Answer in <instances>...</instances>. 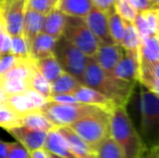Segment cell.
I'll list each match as a JSON object with an SVG mask.
<instances>
[{
  "instance_id": "cell-41",
  "label": "cell",
  "mask_w": 159,
  "mask_h": 158,
  "mask_svg": "<svg viewBox=\"0 0 159 158\" xmlns=\"http://www.w3.org/2000/svg\"><path fill=\"white\" fill-rule=\"evenodd\" d=\"M93 3V7L103 12L107 13L109 10L114 9V1L113 0H91Z\"/></svg>"
},
{
  "instance_id": "cell-45",
  "label": "cell",
  "mask_w": 159,
  "mask_h": 158,
  "mask_svg": "<svg viewBox=\"0 0 159 158\" xmlns=\"http://www.w3.org/2000/svg\"><path fill=\"white\" fill-rule=\"evenodd\" d=\"M149 151H151L153 158H159V146H157V147H155V148H152V150H149Z\"/></svg>"
},
{
  "instance_id": "cell-36",
  "label": "cell",
  "mask_w": 159,
  "mask_h": 158,
  "mask_svg": "<svg viewBox=\"0 0 159 158\" xmlns=\"http://www.w3.org/2000/svg\"><path fill=\"white\" fill-rule=\"evenodd\" d=\"M11 51V36L8 34L0 12V55L9 54Z\"/></svg>"
},
{
  "instance_id": "cell-22",
  "label": "cell",
  "mask_w": 159,
  "mask_h": 158,
  "mask_svg": "<svg viewBox=\"0 0 159 158\" xmlns=\"http://www.w3.org/2000/svg\"><path fill=\"white\" fill-rule=\"evenodd\" d=\"M22 126L32 130L43 131V132H49L55 129L53 124L47 118L41 110H34L22 115Z\"/></svg>"
},
{
  "instance_id": "cell-46",
  "label": "cell",
  "mask_w": 159,
  "mask_h": 158,
  "mask_svg": "<svg viewBox=\"0 0 159 158\" xmlns=\"http://www.w3.org/2000/svg\"><path fill=\"white\" fill-rule=\"evenodd\" d=\"M140 158H153V156H152L151 151H149V150H145V152L143 153V155Z\"/></svg>"
},
{
  "instance_id": "cell-15",
  "label": "cell",
  "mask_w": 159,
  "mask_h": 158,
  "mask_svg": "<svg viewBox=\"0 0 159 158\" xmlns=\"http://www.w3.org/2000/svg\"><path fill=\"white\" fill-rule=\"evenodd\" d=\"M59 132L65 138L68 143L73 154L76 158H96L95 152L81 139L79 138L68 126L57 128Z\"/></svg>"
},
{
  "instance_id": "cell-8",
  "label": "cell",
  "mask_w": 159,
  "mask_h": 158,
  "mask_svg": "<svg viewBox=\"0 0 159 158\" xmlns=\"http://www.w3.org/2000/svg\"><path fill=\"white\" fill-rule=\"evenodd\" d=\"M26 0H3L0 4V12L8 34L12 36L23 35L24 13Z\"/></svg>"
},
{
  "instance_id": "cell-20",
  "label": "cell",
  "mask_w": 159,
  "mask_h": 158,
  "mask_svg": "<svg viewBox=\"0 0 159 158\" xmlns=\"http://www.w3.org/2000/svg\"><path fill=\"white\" fill-rule=\"evenodd\" d=\"M140 64L141 68L151 66L159 62V41L156 35L145 37L141 40L140 46Z\"/></svg>"
},
{
  "instance_id": "cell-12",
  "label": "cell",
  "mask_w": 159,
  "mask_h": 158,
  "mask_svg": "<svg viewBox=\"0 0 159 158\" xmlns=\"http://www.w3.org/2000/svg\"><path fill=\"white\" fill-rule=\"evenodd\" d=\"M7 131L13 138H15L19 143H21L24 147L27 148L30 152L43 148L44 142L47 139V133H48L43 132V131L32 130V129L26 128L24 126L9 129Z\"/></svg>"
},
{
  "instance_id": "cell-10",
  "label": "cell",
  "mask_w": 159,
  "mask_h": 158,
  "mask_svg": "<svg viewBox=\"0 0 159 158\" xmlns=\"http://www.w3.org/2000/svg\"><path fill=\"white\" fill-rule=\"evenodd\" d=\"M140 72L141 64L139 52L125 50L124 55L114 68L111 76L125 81L134 82L135 80H140Z\"/></svg>"
},
{
  "instance_id": "cell-14",
  "label": "cell",
  "mask_w": 159,
  "mask_h": 158,
  "mask_svg": "<svg viewBox=\"0 0 159 158\" xmlns=\"http://www.w3.org/2000/svg\"><path fill=\"white\" fill-rule=\"evenodd\" d=\"M74 97H76L79 103L86 104V105H92L98 106L103 110H106L107 112H111L115 106H117L111 99L105 97L104 94L98 92V91L93 90V89L89 88L87 86H81L75 91Z\"/></svg>"
},
{
  "instance_id": "cell-4",
  "label": "cell",
  "mask_w": 159,
  "mask_h": 158,
  "mask_svg": "<svg viewBox=\"0 0 159 158\" xmlns=\"http://www.w3.org/2000/svg\"><path fill=\"white\" fill-rule=\"evenodd\" d=\"M109 115L111 112L102 110L68 127L95 152L98 144L109 137Z\"/></svg>"
},
{
  "instance_id": "cell-6",
  "label": "cell",
  "mask_w": 159,
  "mask_h": 158,
  "mask_svg": "<svg viewBox=\"0 0 159 158\" xmlns=\"http://www.w3.org/2000/svg\"><path fill=\"white\" fill-rule=\"evenodd\" d=\"M53 55L61 65L62 70L75 77L82 84L88 56L63 36L57 39Z\"/></svg>"
},
{
  "instance_id": "cell-42",
  "label": "cell",
  "mask_w": 159,
  "mask_h": 158,
  "mask_svg": "<svg viewBox=\"0 0 159 158\" xmlns=\"http://www.w3.org/2000/svg\"><path fill=\"white\" fill-rule=\"evenodd\" d=\"M30 158H51V155L44 148H40L30 152Z\"/></svg>"
},
{
  "instance_id": "cell-51",
  "label": "cell",
  "mask_w": 159,
  "mask_h": 158,
  "mask_svg": "<svg viewBox=\"0 0 159 158\" xmlns=\"http://www.w3.org/2000/svg\"><path fill=\"white\" fill-rule=\"evenodd\" d=\"M54 1H57V0H54Z\"/></svg>"
},
{
  "instance_id": "cell-28",
  "label": "cell",
  "mask_w": 159,
  "mask_h": 158,
  "mask_svg": "<svg viewBox=\"0 0 159 158\" xmlns=\"http://www.w3.org/2000/svg\"><path fill=\"white\" fill-rule=\"evenodd\" d=\"M22 126V115L15 112L7 103L0 104V127L6 130Z\"/></svg>"
},
{
  "instance_id": "cell-39",
  "label": "cell",
  "mask_w": 159,
  "mask_h": 158,
  "mask_svg": "<svg viewBox=\"0 0 159 158\" xmlns=\"http://www.w3.org/2000/svg\"><path fill=\"white\" fill-rule=\"evenodd\" d=\"M128 1H129V3L138 11V13L149 10V9L157 8L151 0H128Z\"/></svg>"
},
{
  "instance_id": "cell-13",
  "label": "cell",
  "mask_w": 159,
  "mask_h": 158,
  "mask_svg": "<svg viewBox=\"0 0 159 158\" xmlns=\"http://www.w3.org/2000/svg\"><path fill=\"white\" fill-rule=\"evenodd\" d=\"M125 50L120 44H100L94 59L103 70L111 75L114 68L121 60Z\"/></svg>"
},
{
  "instance_id": "cell-33",
  "label": "cell",
  "mask_w": 159,
  "mask_h": 158,
  "mask_svg": "<svg viewBox=\"0 0 159 158\" xmlns=\"http://www.w3.org/2000/svg\"><path fill=\"white\" fill-rule=\"evenodd\" d=\"M55 2L54 0H26V8L46 15L55 8Z\"/></svg>"
},
{
  "instance_id": "cell-27",
  "label": "cell",
  "mask_w": 159,
  "mask_h": 158,
  "mask_svg": "<svg viewBox=\"0 0 159 158\" xmlns=\"http://www.w3.org/2000/svg\"><path fill=\"white\" fill-rule=\"evenodd\" d=\"M96 158H126L120 146L111 137L103 140L95 150Z\"/></svg>"
},
{
  "instance_id": "cell-49",
  "label": "cell",
  "mask_w": 159,
  "mask_h": 158,
  "mask_svg": "<svg viewBox=\"0 0 159 158\" xmlns=\"http://www.w3.org/2000/svg\"><path fill=\"white\" fill-rule=\"evenodd\" d=\"M51 155V158H62V157H59V156H55V155H52V154H50Z\"/></svg>"
},
{
  "instance_id": "cell-37",
  "label": "cell",
  "mask_w": 159,
  "mask_h": 158,
  "mask_svg": "<svg viewBox=\"0 0 159 158\" xmlns=\"http://www.w3.org/2000/svg\"><path fill=\"white\" fill-rule=\"evenodd\" d=\"M19 60H20V57L14 56V55H12L11 53L0 55V76H2V75L6 74L9 70H11V68L17 63Z\"/></svg>"
},
{
  "instance_id": "cell-17",
  "label": "cell",
  "mask_w": 159,
  "mask_h": 158,
  "mask_svg": "<svg viewBox=\"0 0 159 158\" xmlns=\"http://www.w3.org/2000/svg\"><path fill=\"white\" fill-rule=\"evenodd\" d=\"M92 8L91 0H57L55 2V9L68 17L84 19Z\"/></svg>"
},
{
  "instance_id": "cell-29",
  "label": "cell",
  "mask_w": 159,
  "mask_h": 158,
  "mask_svg": "<svg viewBox=\"0 0 159 158\" xmlns=\"http://www.w3.org/2000/svg\"><path fill=\"white\" fill-rule=\"evenodd\" d=\"M30 89H33L36 92L40 93L48 100L51 97V84L40 74L36 66H34L33 73L30 75Z\"/></svg>"
},
{
  "instance_id": "cell-1",
  "label": "cell",
  "mask_w": 159,
  "mask_h": 158,
  "mask_svg": "<svg viewBox=\"0 0 159 158\" xmlns=\"http://www.w3.org/2000/svg\"><path fill=\"white\" fill-rule=\"evenodd\" d=\"M133 84L105 73L96 63L94 56H88L82 84L104 94L116 105L126 106L133 91Z\"/></svg>"
},
{
  "instance_id": "cell-19",
  "label": "cell",
  "mask_w": 159,
  "mask_h": 158,
  "mask_svg": "<svg viewBox=\"0 0 159 158\" xmlns=\"http://www.w3.org/2000/svg\"><path fill=\"white\" fill-rule=\"evenodd\" d=\"M43 19H44V15L26 8L25 13H24L23 36L25 38L26 42H27V46L30 48V50L34 39L41 33Z\"/></svg>"
},
{
  "instance_id": "cell-2",
  "label": "cell",
  "mask_w": 159,
  "mask_h": 158,
  "mask_svg": "<svg viewBox=\"0 0 159 158\" xmlns=\"http://www.w3.org/2000/svg\"><path fill=\"white\" fill-rule=\"evenodd\" d=\"M109 137L120 146L126 158H140L147 150L130 119L126 106L117 105L111 112Z\"/></svg>"
},
{
  "instance_id": "cell-40",
  "label": "cell",
  "mask_w": 159,
  "mask_h": 158,
  "mask_svg": "<svg viewBox=\"0 0 159 158\" xmlns=\"http://www.w3.org/2000/svg\"><path fill=\"white\" fill-rule=\"evenodd\" d=\"M49 101L54 102V103H60V104H77V103H79L73 94L51 95V97H49Z\"/></svg>"
},
{
  "instance_id": "cell-21",
  "label": "cell",
  "mask_w": 159,
  "mask_h": 158,
  "mask_svg": "<svg viewBox=\"0 0 159 158\" xmlns=\"http://www.w3.org/2000/svg\"><path fill=\"white\" fill-rule=\"evenodd\" d=\"M57 41V39L54 37L40 33L30 46V57L33 60H40L53 55Z\"/></svg>"
},
{
  "instance_id": "cell-3",
  "label": "cell",
  "mask_w": 159,
  "mask_h": 158,
  "mask_svg": "<svg viewBox=\"0 0 159 158\" xmlns=\"http://www.w3.org/2000/svg\"><path fill=\"white\" fill-rule=\"evenodd\" d=\"M140 137L144 146H159V95L143 86L140 95Z\"/></svg>"
},
{
  "instance_id": "cell-16",
  "label": "cell",
  "mask_w": 159,
  "mask_h": 158,
  "mask_svg": "<svg viewBox=\"0 0 159 158\" xmlns=\"http://www.w3.org/2000/svg\"><path fill=\"white\" fill-rule=\"evenodd\" d=\"M43 148L50 154L62 158H76L73 154L65 138L59 132L57 128L47 133V139Z\"/></svg>"
},
{
  "instance_id": "cell-5",
  "label": "cell",
  "mask_w": 159,
  "mask_h": 158,
  "mask_svg": "<svg viewBox=\"0 0 159 158\" xmlns=\"http://www.w3.org/2000/svg\"><path fill=\"white\" fill-rule=\"evenodd\" d=\"M40 110L46 115L47 118L52 122L55 128H59V127L70 126L77 120L89 115L95 114L102 111L103 108L81 103L60 104L48 101Z\"/></svg>"
},
{
  "instance_id": "cell-24",
  "label": "cell",
  "mask_w": 159,
  "mask_h": 158,
  "mask_svg": "<svg viewBox=\"0 0 159 158\" xmlns=\"http://www.w3.org/2000/svg\"><path fill=\"white\" fill-rule=\"evenodd\" d=\"M34 63H35V66L39 70L40 74L50 84L52 81H54L64 72L62 70L61 65L59 64V62L54 57V55H51V56L40 60H34Z\"/></svg>"
},
{
  "instance_id": "cell-35",
  "label": "cell",
  "mask_w": 159,
  "mask_h": 158,
  "mask_svg": "<svg viewBox=\"0 0 159 158\" xmlns=\"http://www.w3.org/2000/svg\"><path fill=\"white\" fill-rule=\"evenodd\" d=\"M7 158H30V152L19 142H7Z\"/></svg>"
},
{
  "instance_id": "cell-31",
  "label": "cell",
  "mask_w": 159,
  "mask_h": 158,
  "mask_svg": "<svg viewBox=\"0 0 159 158\" xmlns=\"http://www.w3.org/2000/svg\"><path fill=\"white\" fill-rule=\"evenodd\" d=\"M10 53L12 55H14V56L20 57V59L30 57V48H28L27 42H26L23 35L11 37Z\"/></svg>"
},
{
  "instance_id": "cell-7",
  "label": "cell",
  "mask_w": 159,
  "mask_h": 158,
  "mask_svg": "<svg viewBox=\"0 0 159 158\" xmlns=\"http://www.w3.org/2000/svg\"><path fill=\"white\" fill-rule=\"evenodd\" d=\"M63 37L87 56H94L100 47L98 40L86 25L84 19L67 16Z\"/></svg>"
},
{
  "instance_id": "cell-50",
  "label": "cell",
  "mask_w": 159,
  "mask_h": 158,
  "mask_svg": "<svg viewBox=\"0 0 159 158\" xmlns=\"http://www.w3.org/2000/svg\"><path fill=\"white\" fill-rule=\"evenodd\" d=\"M2 1H3V0H0V4H1V3H2Z\"/></svg>"
},
{
  "instance_id": "cell-11",
  "label": "cell",
  "mask_w": 159,
  "mask_h": 158,
  "mask_svg": "<svg viewBox=\"0 0 159 158\" xmlns=\"http://www.w3.org/2000/svg\"><path fill=\"white\" fill-rule=\"evenodd\" d=\"M84 21L95 38L98 40L100 44H116L109 35L107 14L105 12L93 7Z\"/></svg>"
},
{
  "instance_id": "cell-9",
  "label": "cell",
  "mask_w": 159,
  "mask_h": 158,
  "mask_svg": "<svg viewBox=\"0 0 159 158\" xmlns=\"http://www.w3.org/2000/svg\"><path fill=\"white\" fill-rule=\"evenodd\" d=\"M48 101L47 97L33 89H27L20 94L8 95L7 97V104L20 115L34 110H40Z\"/></svg>"
},
{
  "instance_id": "cell-34",
  "label": "cell",
  "mask_w": 159,
  "mask_h": 158,
  "mask_svg": "<svg viewBox=\"0 0 159 158\" xmlns=\"http://www.w3.org/2000/svg\"><path fill=\"white\" fill-rule=\"evenodd\" d=\"M147 24L152 35H156L159 28V8L149 9L140 13Z\"/></svg>"
},
{
  "instance_id": "cell-23",
  "label": "cell",
  "mask_w": 159,
  "mask_h": 158,
  "mask_svg": "<svg viewBox=\"0 0 159 158\" xmlns=\"http://www.w3.org/2000/svg\"><path fill=\"white\" fill-rule=\"evenodd\" d=\"M81 86L79 81L69 75L68 73L63 72L54 81L51 82V95L57 94H73L79 87Z\"/></svg>"
},
{
  "instance_id": "cell-43",
  "label": "cell",
  "mask_w": 159,
  "mask_h": 158,
  "mask_svg": "<svg viewBox=\"0 0 159 158\" xmlns=\"http://www.w3.org/2000/svg\"><path fill=\"white\" fill-rule=\"evenodd\" d=\"M0 158H7V142L0 140Z\"/></svg>"
},
{
  "instance_id": "cell-30",
  "label": "cell",
  "mask_w": 159,
  "mask_h": 158,
  "mask_svg": "<svg viewBox=\"0 0 159 158\" xmlns=\"http://www.w3.org/2000/svg\"><path fill=\"white\" fill-rule=\"evenodd\" d=\"M0 88L6 92L7 95L20 94V93L30 89V84L26 80L6 79V80H0Z\"/></svg>"
},
{
  "instance_id": "cell-47",
  "label": "cell",
  "mask_w": 159,
  "mask_h": 158,
  "mask_svg": "<svg viewBox=\"0 0 159 158\" xmlns=\"http://www.w3.org/2000/svg\"><path fill=\"white\" fill-rule=\"evenodd\" d=\"M151 1L153 2V3L157 7V8H159V0H151Z\"/></svg>"
},
{
  "instance_id": "cell-48",
  "label": "cell",
  "mask_w": 159,
  "mask_h": 158,
  "mask_svg": "<svg viewBox=\"0 0 159 158\" xmlns=\"http://www.w3.org/2000/svg\"><path fill=\"white\" fill-rule=\"evenodd\" d=\"M156 37H157V39H158V41H159V28H158L157 33H156Z\"/></svg>"
},
{
  "instance_id": "cell-25",
  "label": "cell",
  "mask_w": 159,
  "mask_h": 158,
  "mask_svg": "<svg viewBox=\"0 0 159 158\" xmlns=\"http://www.w3.org/2000/svg\"><path fill=\"white\" fill-rule=\"evenodd\" d=\"M125 21V20H124ZM141 37L138 30L135 29L133 23L129 21H125V30L122 36L120 46L126 51H132V52H139L141 46Z\"/></svg>"
},
{
  "instance_id": "cell-26",
  "label": "cell",
  "mask_w": 159,
  "mask_h": 158,
  "mask_svg": "<svg viewBox=\"0 0 159 158\" xmlns=\"http://www.w3.org/2000/svg\"><path fill=\"white\" fill-rule=\"evenodd\" d=\"M107 14V22H108V30L111 39L116 44H120L124 36L125 30V21L119 14L116 12L115 8L109 10Z\"/></svg>"
},
{
  "instance_id": "cell-18",
  "label": "cell",
  "mask_w": 159,
  "mask_h": 158,
  "mask_svg": "<svg viewBox=\"0 0 159 158\" xmlns=\"http://www.w3.org/2000/svg\"><path fill=\"white\" fill-rule=\"evenodd\" d=\"M66 20V15L54 8L48 14L44 15L41 33L54 37L55 39H59L60 37L63 36Z\"/></svg>"
},
{
  "instance_id": "cell-32",
  "label": "cell",
  "mask_w": 159,
  "mask_h": 158,
  "mask_svg": "<svg viewBox=\"0 0 159 158\" xmlns=\"http://www.w3.org/2000/svg\"><path fill=\"white\" fill-rule=\"evenodd\" d=\"M114 7H115L116 12L121 16L122 20L133 23L136 15H138V11L129 3L128 0H116Z\"/></svg>"
},
{
  "instance_id": "cell-38",
  "label": "cell",
  "mask_w": 159,
  "mask_h": 158,
  "mask_svg": "<svg viewBox=\"0 0 159 158\" xmlns=\"http://www.w3.org/2000/svg\"><path fill=\"white\" fill-rule=\"evenodd\" d=\"M133 25H134V27H135V29L138 30L141 39L145 38V37H148V36H153L151 30H149L148 26H147V24L145 23L144 19H143V16L140 14V13H138L135 20L133 21Z\"/></svg>"
},
{
  "instance_id": "cell-44",
  "label": "cell",
  "mask_w": 159,
  "mask_h": 158,
  "mask_svg": "<svg viewBox=\"0 0 159 158\" xmlns=\"http://www.w3.org/2000/svg\"><path fill=\"white\" fill-rule=\"evenodd\" d=\"M7 97H8V95H7L6 92L0 88V104L7 103Z\"/></svg>"
}]
</instances>
